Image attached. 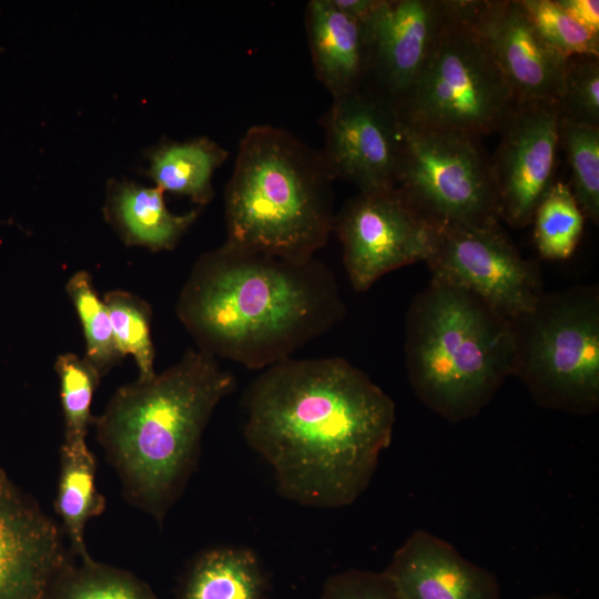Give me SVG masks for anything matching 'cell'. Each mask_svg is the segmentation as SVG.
Returning a JSON list of instances; mask_svg holds the SVG:
<instances>
[{
	"label": "cell",
	"instance_id": "obj_6",
	"mask_svg": "<svg viewBox=\"0 0 599 599\" xmlns=\"http://www.w3.org/2000/svg\"><path fill=\"white\" fill-rule=\"evenodd\" d=\"M469 0H455L426 61L395 105L408 125L475 139L501 130L518 102L468 18Z\"/></svg>",
	"mask_w": 599,
	"mask_h": 599
},
{
	"label": "cell",
	"instance_id": "obj_31",
	"mask_svg": "<svg viewBox=\"0 0 599 599\" xmlns=\"http://www.w3.org/2000/svg\"><path fill=\"white\" fill-rule=\"evenodd\" d=\"M576 21L595 33H599L598 0H556Z\"/></svg>",
	"mask_w": 599,
	"mask_h": 599
},
{
	"label": "cell",
	"instance_id": "obj_19",
	"mask_svg": "<svg viewBox=\"0 0 599 599\" xmlns=\"http://www.w3.org/2000/svg\"><path fill=\"white\" fill-rule=\"evenodd\" d=\"M227 155L224 148L206 136L181 142L165 139L146 150L145 175L162 192L205 205L214 196L213 174Z\"/></svg>",
	"mask_w": 599,
	"mask_h": 599
},
{
	"label": "cell",
	"instance_id": "obj_10",
	"mask_svg": "<svg viewBox=\"0 0 599 599\" xmlns=\"http://www.w3.org/2000/svg\"><path fill=\"white\" fill-rule=\"evenodd\" d=\"M426 263L432 277L470 292L511 321L544 294L539 266L520 255L499 224L440 227Z\"/></svg>",
	"mask_w": 599,
	"mask_h": 599
},
{
	"label": "cell",
	"instance_id": "obj_4",
	"mask_svg": "<svg viewBox=\"0 0 599 599\" xmlns=\"http://www.w3.org/2000/svg\"><path fill=\"white\" fill-rule=\"evenodd\" d=\"M332 182L319 151L284 129L251 126L224 192L225 243L287 260L313 258L334 226Z\"/></svg>",
	"mask_w": 599,
	"mask_h": 599
},
{
	"label": "cell",
	"instance_id": "obj_8",
	"mask_svg": "<svg viewBox=\"0 0 599 599\" xmlns=\"http://www.w3.org/2000/svg\"><path fill=\"white\" fill-rule=\"evenodd\" d=\"M396 186L437 227L499 224L490 160L475 139L418 129L399 120Z\"/></svg>",
	"mask_w": 599,
	"mask_h": 599
},
{
	"label": "cell",
	"instance_id": "obj_17",
	"mask_svg": "<svg viewBox=\"0 0 599 599\" xmlns=\"http://www.w3.org/2000/svg\"><path fill=\"white\" fill-rule=\"evenodd\" d=\"M305 26L315 75L333 98L366 84L367 47L361 21L333 0H311Z\"/></svg>",
	"mask_w": 599,
	"mask_h": 599
},
{
	"label": "cell",
	"instance_id": "obj_22",
	"mask_svg": "<svg viewBox=\"0 0 599 599\" xmlns=\"http://www.w3.org/2000/svg\"><path fill=\"white\" fill-rule=\"evenodd\" d=\"M45 599H158L150 587L132 573L92 558L69 561L54 577Z\"/></svg>",
	"mask_w": 599,
	"mask_h": 599
},
{
	"label": "cell",
	"instance_id": "obj_7",
	"mask_svg": "<svg viewBox=\"0 0 599 599\" xmlns=\"http://www.w3.org/2000/svg\"><path fill=\"white\" fill-rule=\"evenodd\" d=\"M512 322V376L547 409L592 415L599 409V288L546 293Z\"/></svg>",
	"mask_w": 599,
	"mask_h": 599
},
{
	"label": "cell",
	"instance_id": "obj_25",
	"mask_svg": "<svg viewBox=\"0 0 599 599\" xmlns=\"http://www.w3.org/2000/svg\"><path fill=\"white\" fill-rule=\"evenodd\" d=\"M115 346L122 357L132 355L139 379L152 377L154 372V347L151 339L152 309L141 297L121 290L104 295Z\"/></svg>",
	"mask_w": 599,
	"mask_h": 599
},
{
	"label": "cell",
	"instance_id": "obj_3",
	"mask_svg": "<svg viewBox=\"0 0 599 599\" xmlns=\"http://www.w3.org/2000/svg\"><path fill=\"white\" fill-rule=\"evenodd\" d=\"M234 387L217 358L191 349L160 374L120 387L93 418L125 496L158 522L194 469L213 410Z\"/></svg>",
	"mask_w": 599,
	"mask_h": 599
},
{
	"label": "cell",
	"instance_id": "obj_9",
	"mask_svg": "<svg viewBox=\"0 0 599 599\" xmlns=\"http://www.w3.org/2000/svg\"><path fill=\"white\" fill-rule=\"evenodd\" d=\"M333 231L342 244L349 283L365 292L392 271L426 262L439 227L395 186L358 192L335 215Z\"/></svg>",
	"mask_w": 599,
	"mask_h": 599
},
{
	"label": "cell",
	"instance_id": "obj_29",
	"mask_svg": "<svg viewBox=\"0 0 599 599\" xmlns=\"http://www.w3.org/2000/svg\"><path fill=\"white\" fill-rule=\"evenodd\" d=\"M557 108L560 122L599 128V57L567 59Z\"/></svg>",
	"mask_w": 599,
	"mask_h": 599
},
{
	"label": "cell",
	"instance_id": "obj_18",
	"mask_svg": "<svg viewBox=\"0 0 599 599\" xmlns=\"http://www.w3.org/2000/svg\"><path fill=\"white\" fill-rule=\"evenodd\" d=\"M156 186H144L129 180H110L103 215L128 246L153 252L173 250L199 216L193 210L172 213Z\"/></svg>",
	"mask_w": 599,
	"mask_h": 599
},
{
	"label": "cell",
	"instance_id": "obj_15",
	"mask_svg": "<svg viewBox=\"0 0 599 599\" xmlns=\"http://www.w3.org/2000/svg\"><path fill=\"white\" fill-rule=\"evenodd\" d=\"M67 562L59 527L13 490L0 502V599H45Z\"/></svg>",
	"mask_w": 599,
	"mask_h": 599
},
{
	"label": "cell",
	"instance_id": "obj_11",
	"mask_svg": "<svg viewBox=\"0 0 599 599\" xmlns=\"http://www.w3.org/2000/svg\"><path fill=\"white\" fill-rule=\"evenodd\" d=\"M325 145L319 151L334 181L359 192L396 186L402 134L394 105L366 85L333 98L322 119Z\"/></svg>",
	"mask_w": 599,
	"mask_h": 599
},
{
	"label": "cell",
	"instance_id": "obj_24",
	"mask_svg": "<svg viewBox=\"0 0 599 599\" xmlns=\"http://www.w3.org/2000/svg\"><path fill=\"white\" fill-rule=\"evenodd\" d=\"M65 291L83 328L84 359L102 378L123 358L115 346L106 306L87 271L74 273L68 280Z\"/></svg>",
	"mask_w": 599,
	"mask_h": 599
},
{
	"label": "cell",
	"instance_id": "obj_14",
	"mask_svg": "<svg viewBox=\"0 0 599 599\" xmlns=\"http://www.w3.org/2000/svg\"><path fill=\"white\" fill-rule=\"evenodd\" d=\"M468 18L518 103L558 102L567 58L544 40L519 0H469Z\"/></svg>",
	"mask_w": 599,
	"mask_h": 599
},
{
	"label": "cell",
	"instance_id": "obj_2",
	"mask_svg": "<svg viewBox=\"0 0 599 599\" xmlns=\"http://www.w3.org/2000/svg\"><path fill=\"white\" fill-rule=\"evenodd\" d=\"M175 311L199 349L263 370L329 331L346 306L315 257L287 260L224 242L195 262Z\"/></svg>",
	"mask_w": 599,
	"mask_h": 599
},
{
	"label": "cell",
	"instance_id": "obj_28",
	"mask_svg": "<svg viewBox=\"0 0 599 599\" xmlns=\"http://www.w3.org/2000/svg\"><path fill=\"white\" fill-rule=\"evenodd\" d=\"M544 40L565 58L599 57V33L569 16L556 0H519Z\"/></svg>",
	"mask_w": 599,
	"mask_h": 599
},
{
	"label": "cell",
	"instance_id": "obj_20",
	"mask_svg": "<svg viewBox=\"0 0 599 599\" xmlns=\"http://www.w3.org/2000/svg\"><path fill=\"white\" fill-rule=\"evenodd\" d=\"M265 589V576L254 551L219 547L193 561L179 599H264Z\"/></svg>",
	"mask_w": 599,
	"mask_h": 599
},
{
	"label": "cell",
	"instance_id": "obj_32",
	"mask_svg": "<svg viewBox=\"0 0 599 599\" xmlns=\"http://www.w3.org/2000/svg\"><path fill=\"white\" fill-rule=\"evenodd\" d=\"M379 0H333L334 4L349 17L363 21Z\"/></svg>",
	"mask_w": 599,
	"mask_h": 599
},
{
	"label": "cell",
	"instance_id": "obj_30",
	"mask_svg": "<svg viewBox=\"0 0 599 599\" xmlns=\"http://www.w3.org/2000/svg\"><path fill=\"white\" fill-rule=\"evenodd\" d=\"M322 599H404L383 572L349 569L331 576Z\"/></svg>",
	"mask_w": 599,
	"mask_h": 599
},
{
	"label": "cell",
	"instance_id": "obj_33",
	"mask_svg": "<svg viewBox=\"0 0 599 599\" xmlns=\"http://www.w3.org/2000/svg\"><path fill=\"white\" fill-rule=\"evenodd\" d=\"M13 490L14 488L8 480L4 471L0 468V502L4 498H7Z\"/></svg>",
	"mask_w": 599,
	"mask_h": 599
},
{
	"label": "cell",
	"instance_id": "obj_5",
	"mask_svg": "<svg viewBox=\"0 0 599 599\" xmlns=\"http://www.w3.org/2000/svg\"><path fill=\"white\" fill-rule=\"evenodd\" d=\"M405 358L418 399L457 424L476 417L512 376L511 319L432 277L406 314Z\"/></svg>",
	"mask_w": 599,
	"mask_h": 599
},
{
	"label": "cell",
	"instance_id": "obj_1",
	"mask_svg": "<svg viewBox=\"0 0 599 599\" xmlns=\"http://www.w3.org/2000/svg\"><path fill=\"white\" fill-rule=\"evenodd\" d=\"M244 436L300 505L341 508L368 487L393 437L395 404L341 357L287 358L244 397Z\"/></svg>",
	"mask_w": 599,
	"mask_h": 599
},
{
	"label": "cell",
	"instance_id": "obj_13",
	"mask_svg": "<svg viewBox=\"0 0 599 599\" xmlns=\"http://www.w3.org/2000/svg\"><path fill=\"white\" fill-rule=\"evenodd\" d=\"M455 0H379L361 21L367 47L368 87L395 105L419 74ZM367 87V85H366Z\"/></svg>",
	"mask_w": 599,
	"mask_h": 599
},
{
	"label": "cell",
	"instance_id": "obj_12",
	"mask_svg": "<svg viewBox=\"0 0 599 599\" xmlns=\"http://www.w3.org/2000/svg\"><path fill=\"white\" fill-rule=\"evenodd\" d=\"M557 102L518 103L502 126L490 160L500 219L510 226L529 225L555 181L560 143Z\"/></svg>",
	"mask_w": 599,
	"mask_h": 599
},
{
	"label": "cell",
	"instance_id": "obj_27",
	"mask_svg": "<svg viewBox=\"0 0 599 599\" xmlns=\"http://www.w3.org/2000/svg\"><path fill=\"white\" fill-rule=\"evenodd\" d=\"M559 139L571 169V193L585 217L598 224L599 128L560 122Z\"/></svg>",
	"mask_w": 599,
	"mask_h": 599
},
{
	"label": "cell",
	"instance_id": "obj_26",
	"mask_svg": "<svg viewBox=\"0 0 599 599\" xmlns=\"http://www.w3.org/2000/svg\"><path fill=\"white\" fill-rule=\"evenodd\" d=\"M54 368L60 382L64 417V447L87 445V434L93 417L90 413L93 393L101 377L83 358L72 353L58 356Z\"/></svg>",
	"mask_w": 599,
	"mask_h": 599
},
{
	"label": "cell",
	"instance_id": "obj_23",
	"mask_svg": "<svg viewBox=\"0 0 599 599\" xmlns=\"http://www.w3.org/2000/svg\"><path fill=\"white\" fill-rule=\"evenodd\" d=\"M585 219L569 185L555 182L538 204L531 221L540 257L552 261L569 258L579 244Z\"/></svg>",
	"mask_w": 599,
	"mask_h": 599
},
{
	"label": "cell",
	"instance_id": "obj_34",
	"mask_svg": "<svg viewBox=\"0 0 599 599\" xmlns=\"http://www.w3.org/2000/svg\"><path fill=\"white\" fill-rule=\"evenodd\" d=\"M528 599H572V598H568L559 593H546V595L535 596Z\"/></svg>",
	"mask_w": 599,
	"mask_h": 599
},
{
	"label": "cell",
	"instance_id": "obj_21",
	"mask_svg": "<svg viewBox=\"0 0 599 599\" xmlns=\"http://www.w3.org/2000/svg\"><path fill=\"white\" fill-rule=\"evenodd\" d=\"M95 458L88 446L61 447L55 509L71 550L81 561L91 559L84 540L85 526L105 508L95 486Z\"/></svg>",
	"mask_w": 599,
	"mask_h": 599
},
{
	"label": "cell",
	"instance_id": "obj_16",
	"mask_svg": "<svg viewBox=\"0 0 599 599\" xmlns=\"http://www.w3.org/2000/svg\"><path fill=\"white\" fill-rule=\"evenodd\" d=\"M382 572L404 599H501L495 573L422 529L409 535Z\"/></svg>",
	"mask_w": 599,
	"mask_h": 599
}]
</instances>
